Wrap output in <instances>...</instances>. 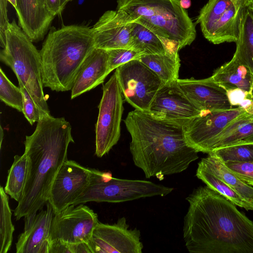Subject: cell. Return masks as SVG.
Returning <instances> with one entry per match:
<instances>
[{"instance_id": "4dcf8cb0", "label": "cell", "mask_w": 253, "mask_h": 253, "mask_svg": "<svg viewBox=\"0 0 253 253\" xmlns=\"http://www.w3.org/2000/svg\"><path fill=\"white\" fill-rule=\"evenodd\" d=\"M224 163H253V144H241L217 149L212 151Z\"/></svg>"}, {"instance_id": "9c48e42d", "label": "cell", "mask_w": 253, "mask_h": 253, "mask_svg": "<svg viewBox=\"0 0 253 253\" xmlns=\"http://www.w3.org/2000/svg\"><path fill=\"white\" fill-rule=\"evenodd\" d=\"M123 96L115 70L103 86V94L98 106L95 154L99 158L108 153L120 139L124 111Z\"/></svg>"}, {"instance_id": "d590c367", "label": "cell", "mask_w": 253, "mask_h": 253, "mask_svg": "<svg viewBox=\"0 0 253 253\" xmlns=\"http://www.w3.org/2000/svg\"><path fill=\"white\" fill-rule=\"evenodd\" d=\"M7 0H0V40L3 48L6 44V32L9 24L7 16Z\"/></svg>"}, {"instance_id": "9a60e30c", "label": "cell", "mask_w": 253, "mask_h": 253, "mask_svg": "<svg viewBox=\"0 0 253 253\" xmlns=\"http://www.w3.org/2000/svg\"><path fill=\"white\" fill-rule=\"evenodd\" d=\"M246 113L239 107L201 113L184 127L187 144L197 152L207 153L211 142L225 127Z\"/></svg>"}, {"instance_id": "8d00e7d4", "label": "cell", "mask_w": 253, "mask_h": 253, "mask_svg": "<svg viewBox=\"0 0 253 253\" xmlns=\"http://www.w3.org/2000/svg\"><path fill=\"white\" fill-rule=\"evenodd\" d=\"M69 1V0H46V2L49 10L55 16L61 13Z\"/></svg>"}, {"instance_id": "8992f818", "label": "cell", "mask_w": 253, "mask_h": 253, "mask_svg": "<svg viewBox=\"0 0 253 253\" xmlns=\"http://www.w3.org/2000/svg\"><path fill=\"white\" fill-rule=\"evenodd\" d=\"M0 59L11 68L18 83H21L28 91L41 117L50 115L43 92L40 51L14 20L8 24L6 44L0 50Z\"/></svg>"}, {"instance_id": "74e56055", "label": "cell", "mask_w": 253, "mask_h": 253, "mask_svg": "<svg viewBox=\"0 0 253 253\" xmlns=\"http://www.w3.org/2000/svg\"><path fill=\"white\" fill-rule=\"evenodd\" d=\"M180 4L181 6L185 9L190 7L191 1V0H180Z\"/></svg>"}, {"instance_id": "f1b7e54d", "label": "cell", "mask_w": 253, "mask_h": 253, "mask_svg": "<svg viewBox=\"0 0 253 253\" xmlns=\"http://www.w3.org/2000/svg\"><path fill=\"white\" fill-rule=\"evenodd\" d=\"M0 253H7L12 245L14 227L11 220L9 198L2 186L0 188Z\"/></svg>"}, {"instance_id": "484cf974", "label": "cell", "mask_w": 253, "mask_h": 253, "mask_svg": "<svg viewBox=\"0 0 253 253\" xmlns=\"http://www.w3.org/2000/svg\"><path fill=\"white\" fill-rule=\"evenodd\" d=\"M244 197L253 199V186L242 181L214 152H211L199 162Z\"/></svg>"}, {"instance_id": "d6986e66", "label": "cell", "mask_w": 253, "mask_h": 253, "mask_svg": "<svg viewBox=\"0 0 253 253\" xmlns=\"http://www.w3.org/2000/svg\"><path fill=\"white\" fill-rule=\"evenodd\" d=\"M19 24L32 42L41 41L54 18L46 0H16Z\"/></svg>"}, {"instance_id": "2e32d148", "label": "cell", "mask_w": 253, "mask_h": 253, "mask_svg": "<svg viewBox=\"0 0 253 253\" xmlns=\"http://www.w3.org/2000/svg\"><path fill=\"white\" fill-rule=\"evenodd\" d=\"M132 21L123 11L105 12L92 28L95 47L105 50L131 49Z\"/></svg>"}, {"instance_id": "60d3db41", "label": "cell", "mask_w": 253, "mask_h": 253, "mask_svg": "<svg viewBox=\"0 0 253 253\" xmlns=\"http://www.w3.org/2000/svg\"><path fill=\"white\" fill-rule=\"evenodd\" d=\"M253 2V0H246V4L247 6H248L250 3Z\"/></svg>"}, {"instance_id": "f546056e", "label": "cell", "mask_w": 253, "mask_h": 253, "mask_svg": "<svg viewBox=\"0 0 253 253\" xmlns=\"http://www.w3.org/2000/svg\"><path fill=\"white\" fill-rule=\"evenodd\" d=\"M0 99L6 105L23 111V94L20 87L14 85L0 69Z\"/></svg>"}, {"instance_id": "ffe728a7", "label": "cell", "mask_w": 253, "mask_h": 253, "mask_svg": "<svg viewBox=\"0 0 253 253\" xmlns=\"http://www.w3.org/2000/svg\"><path fill=\"white\" fill-rule=\"evenodd\" d=\"M111 71L107 50L95 47L82 64L71 89L74 99L103 83Z\"/></svg>"}, {"instance_id": "e0dca14e", "label": "cell", "mask_w": 253, "mask_h": 253, "mask_svg": "<svg viewBox=\"0 0 253 253\" xmlns=\"http://www.w3.org/2000/svg\"><path fill=\"white\" fill-rule=\"evenodd\" d=\"M177 81L187 97L201 113L233 108L226 91L211 77L200 80L178 79Z\"/></svg>"}, {"instance_id": "836d02e7", "label": "cell", "mask_w": 253, "mask_h": 253, "mask_svg": "<svg viewBox=\"0 0 253 253\" xmlns=\"http://www.w3.org/2000/svg\"><path fill=\"white\" fill-rule=\"evenodd\" d=\"M48 253H91L87 243L70 244L51 241Z\"/></svg>"}, {"instance_id": "603a6c76", "label": "cell", "mask_w": 253, "mask_h": 253, "mask_svg": "<svg viewBox=\"0 0 253 253\" xmlns=\"http://www.w3.org/2000/svg\"><path fill=\"white\" fill-rule=\"evenodd\" d=\"M131 49L143 55L162 54L166 52L168 40L159 36L155 31L138 20L131 23Z\"/></svg>"}, {"instance_id": "ab89813d", "label": "cell", "mask_w": 253, "mask_h": 253, "mask_svg": "<svg viewBox=\"0 0 253 253\" xmlns=\"http://www.w3.org/2000/svg\"><path fill=\"white\" fill-rule=\"evenodd\" d=\"M3 129L1 126H0V148L1 147L2 144V138L3 136Z\"/></svg>"}, {"instance_id": "cb8c5ba5", "label": "cell", "mask_w": 253, "mask_h": 253, "mask_svg": "<svg viewBox=\"0 0 253 253\" xmlns=\"http://www.w3.org/2000/svg\"><path fill=\"white\" fill-rule=\"evenodd\" d=\"M139 60L151 69L164 84L178 79L180 60L178 51H168L162 54L144 55Z\"/></svg>"}, {"instance_id": "b9f144b4", "label": "cell", "mask_w": 253, "mask_h": 253, "mask_svg": "<svg viewBox=\"0 0 253 253\" xmlns=\"http://www.w3.org/2000/svg\"><path fill=\"white\" fill-rule=\"evenodd\" d=\"M250 94H251V96L252 99V100L253 101V85H252V89H251V90Z\"/></svg>"}, {"instance_id": "ba28073f", "label": "cell", "mask_w": 253, "mask_h": 253, "mask_svg": "<svg viewBox=\"0 0 253 253\" xmlns=\"http://www.w3.org/2000/svg\"><path fill=\"white\" fill-rule=\"evenodd\" d=\"M246 0H209L197 19L204 37L214 44L236 42L247 7Z\"/></svg>"}, {"instance_id": "e575fe53", "label": "cell", "mask_w": 253, "mask_h": 253, "mask_svg": "<svg viewBox=\"0 0 253 253\" xmlns=\"http://www.w3.org/2000/svg\"><path fill=\"white\" fill-rule=\"evenodd\" d=\"M225 164L242 181L253 186V163L229 162Z\"/></svg>"}, {"instance_id": "3957f363", "label": "cell", "mask_w": 253, "mask_h": 253, "mask_svg": "<svg viewBox=\"0 0 253 253\" xmlns=\"http://www.w3.org/2000/svg\"><path fill=\"white\" fill-rule=\"evenodd\" d=\"M131 136L129 150L134 165L146 178L162 180L180 173L199 158L187 143L184 127L135 109L124 121Z\"/></svg>"}, {"instance_id": "8fae6325", "label": "cell", "mask_w": 253, "mask_h": 253, "mask_svg": "<svg viewBox=\"0 0 253 253\" xmlns=\"http://www.w3.org/2000/svg\"><path fill=\"white\" fill-rule=\"evenodd\" d=\"M99 222L97 214L88 207L83 204L69 205L54 214L51 241L87 243Z\"/></svg>"}, {"instance_id": "7bdbcfd3", "label": "cell", "mask_w": 253, "mask_h": 253, "mask_svg": "<svg viewBox=\"0 0 253 253\" xmlns=\"http://www.w3.org/2000/svg\"><path fill=\"white\" fill-rule=\"evenodd\" d=\"M252 10V11L253 12V3H250L248 6Z\"/></svg>"}, {"instance_id": "277c9868", "label": "cell", "mask_w": 253, "mask_h": 253, "mask_svg": "<svg viewBox=\"0 0 253 253\" xmlns=\"http://www.w3.org/2000/svg\"><path fill=\"white\" fill-rule=\"evenodd\" d=\"M95 47L92 28L73 25L51 30L40 51L43 86L57 92L71 90L82 64Z\"/></svg>"}, {"instance_id": "4316f807", "label": "cell", "mask_w": 253, "mask_h": 253, "mask_svg": "<svg viewBox=\"0 0 253 253\" xmlns=\"http://www.w3.org/2000/svg\"><path fill=\"white\" fill-rule=\"evenodd\" d=\"M30 163L29 157L24 153L15 155L14 161L8 170L5 192L18 202L23 194L30 171Z\"/></svg>"}, {"instance_id": "d6a6232c", "label": "cell", "mask_w": 253, "mask_h": 253, "mask_svg": "<svg viewBox=\"0 0 253 253\" xmlns=\"http://www.w3.org/2000/svg\"><path fill=\"white\" fill-rule=\"evenodd\" d=\"M19 86L23 94V113L29 123L33 125L41 117L40 111L33 99L21 83Z\"/></svg>"}, {"instance_id": "83f0119b", "label": "cell", "mask_w": 253, "mask_h": 253, "mask_svg": "<svg viewBox=\"0 0 253 253\" xmlns=\"http://www.w3.org/2000/svg\"><path fill=\"white\" fill-rule=\"evenodd\" d=\"M236 48L233 56L253 74V12L247 6L241 23Z\"/></svg>"}, {"instance_id": "1f68e13d", "label": "cell", "mask_w": 253, "mask_h": 253, "mask_svg": "<svg viewBox=\"0 0 253 253\" xmlns=\"http://www.w3.org/2000/svg\"><path fill=\"white\" fill-rule=\"evenodd\" d=\"M107 50L111 72L124 64L131 60H139L144 55L142 53L130 48H116Z\"/></svg>"}, {"instance_id": "5b68a950", "label": "cell", "mask_w": 253, "mask_h": 253, "mask_svg": "<svg viewBox=\"0 0 253 253\" xmlns=\"http://www.w3.org/2000/svg\"><path fill=\"white\" fill-rule=\"evenodd\" d=\"M117 10L146 25L159 36L178 43L179 49L196 37L195 25L180 0H118Z\"/></svg>"}, {"instance_id": "d4e9b609", "label": "cell", "mask_w": 253, "mask_h": 253, "mask_svg": "<svg viewBox=\"0 0 253 253\" xmlns=\"http://www.w3.org/2000/svg\"><path fill=\"white\" fill-rule=\"evenodd\" d=\"M196 175L207 186L223 196L236 206L248 211H253V199L240 194L200 163L198 164Z\"/></svg>"}, {"instance_id": "30bf717a", "label": "cell", "mask_w": 253, "mask_h": 253, "mask_svg": "<svg viewBox=\"0 0 253 253\" xmlns=\"http://www.w3.org/2000/svg\"><path fill=\"white\" fill-rule=\"evenodd\" d=\"M122 94L135 109L148 112L157 91L164 84L139 60H131L115 69Z\"/></svg>"}, {"instance_id": "4fadbf2b", "label": "cell", "mask_w": 253, "mask_h": 253, "mask_svg": "<svg viewBox=\"0 0 253 253\" xmlns=\"http://www.w3.org/2000/svg\"><path fill=\"white\" fill-rule=\"evenodd\" d=\"M177 81L163 84L148 112L156 119L184 127L201 112L187 97Z\"/></svg>"}, {"instance_id": "52a82bcc", "label": "cell", "mask_w": 253, "mask_h": 253, "mask_svg": "<svg viewBox=\"0 0 253 253\" xmlns=\"http://www.w3.org/2000/svg\"><path fill=\"white\" fill-rule=\"evenodd\" d=\"M173 188L154 182L114 177L108 172L91 169L89 185L72 205L89 202L122 203L154 196L164 197Z\"/></svg>"}, {"instance_id": "7c38bea8", "label": "cell", "mask_w": 253, "mask_h": 253, "mask_svg": "<svg viewBox=\"0 0 253 253\" xmlns=\"http://www.w3.org/2000/svg\"><path fill=\"white\" fill-rule=\"evenodd\" d=\"M129 227L125 217L113 224L99 222L87 243L91 253H141L140 231Z\"/></svg>"}, {"instance_id": "ee69618b", "label": "cell", "mask_w": 253, "mask_h": 253, "mask_svg": "<svg viewBox=\"0 0 253 253\" xmlns=\"http://www.w3.org/2000/svg\"><path fill=\"white\" fill-rule=\"evenodd\" d=\"M69 0L70 1V0Z\"/></svg>"}, {"instance_id": "7a4b0ae2", "label": "cell", "mask_w": 253, "mask_h": 253, "mask_svg": "<svg viewBox=\"0 0 253 253\" xmlns=\"http://www.w3.org/2000/svg\"><path fill=\"white\" fill-rule=\"evenodd\" d=\"M70 124L64 118L41 117L34 132L27 135L25 152L30 160L29 176L23 194L14 210L16 220L31 222L48 202L54 179L67 160L69 145L74 143Z\"/></svg>"}, {"instance_id": "44dd1931", "label": "cell", "mask_w": 253, "mask_h": 253, "mask_svg": "<svg viewBox=\"0 0 253 253\" xmlns=\"http://www.w3.org/2000/svg\"><path fill=\"white\" fill-rule=\"evenodd\" d=\"M211 77L226 91L239 89L250 94L253 74L234 56L230 61L217 69Z\"/></svg>"}, {"instance_id": "ac0fdd59", "label": "cell", "mask_w": 253, "mask_h": 253, "mask_svg": "<svg viewBox=\"0 0 253 253\" xmlns=\"http://www.w3.org/2000/svg\"><path fill=\"white\" fill-rule=\"evenodd\" d=\"M46 204V210L42 209L32 222L24 224L16 243L17 253H48L54 211L48 202Z\"/></svg>"}, {"instance_id": "5bb4252c", "label": "cell", "mask_w": 253, "mask_h": 253, "mask_svg": "<svg viewBox=\"0 0 253 253\" xmlns=\"http://www.w3.org/2000/svg\"><path fill=\"white\" fill-rule=\"evenodd\" d=\"M90 178L91 169L66 160L54 179L49 194L48 202L54 214L72 205L88 186Z\"/></svg>"}, {"instance_id": "7402d4cb", "label": "cell", "mask_w": 253, "mask_h": 253, "mask_svg": "<svg viewBox=\"0 0 253 253\" xmlns=\"http://www.w3.org/2000/svg\"><path fill=\"white\" fill-rule=\"evenodd\" d=\"M253 144V114L246 113L231 122L209 145L207 153L222 147Z\"/></svg>"}, {"instance_id": "f35d334b", "label": "cell", "mask_w": 253, "mask_h": 253, "mask_svg": "<svg viewBox=\"0 0 253 253\" xmlns=\"http://www.w3.org/2000/svg\"><path fill=\"white\" fill-rule=\"evenodd\" d=\"M8 1H9L14 7V8L15 9L17 6V1L16 0H7Z\"/></svg>"}, {"instance_id": "6da1fadb", "label": "cell", "mask_w": 253, "mask_h": 253, "mask_svg": "<svg viewBox=\"0 0 253 253\" xmlns=\"http://www.w3.org/2000/svg\"><path fill=\"white\" fill-rule=\"evenodd\" d=\"M183 237L191 253H253V221L208 186L193 190Z\"/></svg>"}]
</instances>
